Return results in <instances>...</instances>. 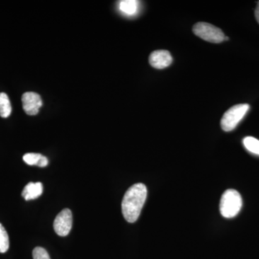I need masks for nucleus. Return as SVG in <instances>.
Here are the masks:
<instances>
[{
    "label": "nucleus",
    "instance_id": "2eb2a0df",
    "mask_svg": "<svg viewBox=\"0 0 259 259\" xmlns=\"http://www.w3.org/2000/svg\"><path fill=\"white\" fill-rule=\"evenodd\" d=\"M255 18H256L257 22H258L259 24V2L255 10Z\"/></svg>",
    "mask_w": 259,
    "mask_h": 259
},
{
    "label": "nucleus",
    "instance_id": "f257e3e1",
    "mask_svg": "<svg viewBox=\"0 0 259 259\" xmlns=\"http://www.w3.org/2000/svg\"><path fill=\"white\" fill-rule=\"evenodd\" d=\"M147 198V188L142 183L136 184L130 187L124 195L122 202V212L128 223L136 222Z\"/></svg>",
    "mask_w": 259,
    "mask_h": 259
},
{
    "label": "nucleus",
    "instance_id": "dca6fc26",
    "mask_svg": "<svg viewBox=\"0 0 259 259\" xmlns=\"http://www.w3.org/2000/svg\"><path fill=\"white\" fill-rule=\"evenodd\" d=\"M229 40V38H228V37L225 36V40Z\"/></svg>",
    "mask_w": 259,
    "mask_h": 259
},
{
    "label": "nucleus",
    "instance_id": "4468645a",
    "mask_svg": "<svg viewBox=\"0 0 259 259\" xmlns=\"http://www.w3.org/2000/svg\"><path fill=\"white\" fill-rule=\"evenodd\" d=\"M33 259H51L47 250L41 247H36L32 251Z\"/></svg>",
    "mask_w": 259,
    "mask_h": 259
},
{
    "label": "nucleus",
    "instance_id": "9d476101",
    "mask_svg": "<svg viewBox=\"0 0 259 259\" xmlns=\"http://www.w3.org/2000/svg\"><path fill=\"white\" fill-rule=\"evenodd\" d=\"M120 10L127 15H134L138 10V2L135 0H124L120 3Z\"/></svg>",
    "mask_w": 259,
    "mask_h": 259
},
{
    "label": "nucleus",
    "instance_id": "1a4fd4ad",
    "mask_svg": "<svg viewBox=\"0 0 259 259\" xmlns=\"http://www.w3.org/2000/svg\"><path fill=\"white\" fill-rule=\"evenodd\" d=\"M12 107L9 97L5 93H0V116L7 118L11 115Z\"/></svg>",
    "mask_w": 259,
    "mask_h": 259
},
{
    "label": "nucleus",
    "instance_id": "6e6552de",
    "mask_svg": "<svg viewBox=\"0 0 259 259\" xmlns=\"http://www.w3.org/2000/svg\"><path fill=\"white\" fill-rule=\"evenodd\" d=\"M44 187L40 182H30L26 186L22 192V196L24 197L25 200H31V199H35L38 198L42 193Z\"/></svg>",
    "mask_w": 259,
    "mask_h": 259
},
{
    "label": "nucleus",
    "instance_id": "20e7f679",
    "mask_svg": "<svg viewBox=\"0 0 259 259\" xmlns=\"http://www.w3.org/2000/svg\"><path fill=\"white\" fill-rule=\"evenodd\" d=\"M193 32L197 36L206 41L219 44L224 41L225 35L221 29L207 23H198L193 27Z\"/></svg>",
    "mask_w": 259,
    "mask_h": 259
},
{
    "label": "nucleus",
    "instance_id": "39448f33",
    "mask_svg": "<svg viewBox=\"0 0 259 259\" xmlns=\"http://www.w3.org/2000/svg\"><path fill=\"white\" fill-rule=\"evenodd\" d=\"M72 212L69 209H64L57 216L54 223V228L56 234L59 236L69 235L72 228Z\"/></svg>",
    "mask_w": 259,
    "mask_h": 259
},
{
    "label": "nucleus",
    "instance_id": "0eeeda50",
    "mask_svg": "<svg viewBox=\"0 0 259 259\" xmlns=\"http://www.w3.org/2000/svg\"><path fill=\"white\" fill-rule=\"evenodd\" d=\"M173 59L169 51L158 50L153 51L149 56V64L155 69H162L171 64Z\"/></svg>",
    "mask_w": 259,
    "mask_h": 259
},
{
    "label": "nucleus",
    "instance_id": "7ed1b4c3",
    "mask_svg": "<svg viewBox=\"0 0 259 259\" xmlns=\"http://www.w3.org/2000/svg\"><path fill=\"white\" fill-rule=\"evenodd\" d=\"M249 108L248 104H241L231 107L228 111L225 112L221 122L223 131L229 132L236 128Z\"/></svg>",
    "mask_w": 259,
    "mask_h": 259
},
{
    "label": "nucleus",
    "instance_id": "f8f14e48",
    "mask_svg": "<svg viewBox=\"0 0 259 259\" xmlns=\"http://www.w3.org/2000/svg\"><path fill=\"white\" fill-rule=\"evenodd\" d=\"M10 247L9 236L3 225L0 223V253L8 251Z\"/></svg>",
    "mask_w": 259,
    "mask_h": 259
},
{
    "label": "nucleus",
    "instance_id": "f03ea898",
    "mask_svg": "<svg viewBox=\"0 0 259 259\" xmlns=\"http://www.w3.org/2000/svg\"><path fill=\"white\" fill-rule=\"evenodd\" d=\"M243 205L241 194L238 191L228 190L223 193L220 203V210L224 218L236 217Z\"/></svg>",
    "mask_w": 259,
    "mask_h": 259
},
{
    "label": "nucleus",
    "instance_id": "9b49d317",
    "mask_svg": "<svg viewBox=\"0 0 259 259\" xmlns=\"http://www.w3.org/2000/svg\"><path fill=\"white\" fill-rule=\"evenodd\" d=\"M243 143L245 148L249 152L259 156V141L258 139L248 136L243 139Z\"/></svg>",
    "mask_w": 259,
    "mask_h": 259
},
{
    "label": "nucleus",
    "instance_id": "ddd939ff",
    "mask_svg": "<svg viewBox=\"0 0 259 259\" xmlns=\"http://www.w3.org/2000/svg\"><path fill=\"white\" fill-rule=\"evenodd\" d=\"M42 156H44L40 154V153H28L24 155L23 161H25L27 164L30 165V166H34V165H35V166H38Z\"/></svg>",
    "mask_w": 259,
    "mask_h": 259
},
{
    "label": "nucleus",
    "instance_id": "423d86ee",
    "mask_svg": "<svg viewBox=\"0 0 259 259\" xmlns=\"http://www.w3.org/2000/svg\"><path fill=\"white\" fill-rule=\"evenodd\" d=\"M22 102L24 111L28 115H37L42 105L41 97L38 94L32 92L23 94Z\"/></svg>",
    "mask_w": 259,
    "mask_h": 259
}]
</instances>
